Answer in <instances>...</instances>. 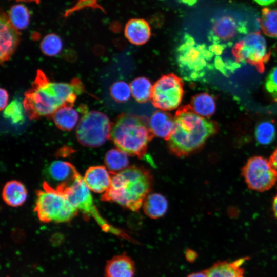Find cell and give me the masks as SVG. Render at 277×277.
<instances>
[{"mask_svg":"<svg viewBox=\"0 0 277 277\" xmlns=\"http://www.w3.org/2000/svg\"><path fill=\"white\" fill-rule=\"evenodd\" d=\"M174 122L167 145L169 152L179 157L187 156L200 150L219 129L216 122L197 115L190 105L178 109Z\"/></svg>","mask_w":277,"mask_h":277,"instance_id":"7a4b0ae2","label":"cell"},{"mask_svg":"<svg viewBox=\"0 0 277 277\" xmlns=\"http://www.w3.org/2000/svg\"><path fill=\"white\" fill-rule=\"evenodd\" d=\"M149 125L142 117L123 113L112 125L110 138L117 148L128 155L141 158L154 137Z\"/></svg>","mask_w":277,"mask_h":277,"instance_id":"277c9868","label":"cell"},{"mask_svg":"<svg viewBox=\"0 0 277 277\" xmlns=\"http://www.w3.org/2000/svg\"><path fill=\"white\" fill-rule=\"evenodd\" d=\"M190 106L196 114L205 118L211 116L216 109L214 98L207 93H201L193 96Z\"/></svg>","mask_w":277,"mask_h":277,"instance_id":"603a6c76","label":"cell"},{"mask_svg":"<svg viewBox=\"0 0 277 277\" xmlns=\"http://www.w3.org/2000/svg\"><path fill=\"white\" fill-rule=\"evenodd\" d=\"M249 33L246 21L231 14H224L214 18L208 33L212 44L221 45L225 50L233 46Z\"/></svg>","mask_w":277,"mask_h":277,"instance_id":"9c48e42d","label":"cell"},{"mask_svg":"<svg viewBox=\"0 0 277 277\" xmlns=\"http://www.w3.org/2000/svg\"><path fill=\"white\" fill-rule=\"evenodd\" d=\"M78 110L80 112L83 113V115L88 112V109L87 105L84 104H82L79 106Z\"/></svg>","mask_w":277,"mask_h":277,"instance_id":"f35d334b","label":"cell"},{"mask_svg":"<svg viewBox=\"0 0 277 277\" xmlns=\"http://www.w3.org/2000/svg\"><path fill=\"white\" fill-rule=\"evenodd\" d=\"M63 43L61 38L54 33L46 35L42 39L40 47L46 55L54 56L58 54L62 49Z\"/></svg>","mask_w":277,"mask_h":277,"instance_id":"83f0119b","label":"cell"},{"mask_svg":"<svg viewBox=\"0 0 277 277\" xmlns=\"http://www.w3.org/2000/svg\"><path fill=\"white\" fill-rule=\"evenodd\" d=\"M56 188L61 191L70 203L86 216L93 217L103 226L106 225L94 204L90 190L79 173L72 181L60 185Z\"/></svg>","mask_w":277,"mask_h":277,"instance_id":"8fae6325","label":"cell"},{"mask_svg":"<svg viewBox=\"0 0 277 277\" xmlns=\"http://www.w3.org/2000/svg\"><path fill=\"white\" fill-rule=\"evenodd\" d=\"M110 92L111 97L116 102L123 103L127 101L131 96L130 86L127 83L117 81L111 86Z\"/></svg>","mask_w":277,"mask_h":277,"instance_id":"4dcf8cb0","label":"cell"},{"mask_svg":"<svg viewBox=\"0 0 277 277\" xmlns=\"http://www.w3.org/2000/svg\"><path fill=\"white\" fill-rule=\"evenodd\" d=\"M1 95V103L0 109L2 110L7 106L8 101V94L7 91L3 88H1L0 91Z\"/></svg>","mask_w":277,"mask_h":277,"instance_id":"d6a6232c","label":"cell"},{"mask_svg":"<svg viewBox=\"0 0 277 277\" xmlns=\"http://www.w3.org/2000/svg\"><path fill=\"white\" fill-rule=\"evenodd\" d=\"M275 128L270 122L260 123L256 127L255 136L257 142L262 145L271 143L275 137Z\"/></svg>","mask_w":277,"mask_h":277,"instance_id":"f1b7e54d","label":"cell"},{"mask_svg":"<svg viewBox=\"0 0 277 277\" xmlns=\"http://www.w3.org/2000/svg\"><path fill=\"white\" fill-rule=\"evenodd\" d=\"M272 210L274 215L277 218V193L273 199L272 202Z\"/></svg>","mask_w":277,"mask_h":277,"instance_id":"74e56055","label":"cell"},{"mask_svg":"<svg viewBox=\"0 0 277 277\" xmlns=\"http://www.w3.org/2000/svg\"><path fill=\"white\" fill-rule=\"evenodd\" d=\"M8 15L11 24L17 30L26 29L30 22V14L28 8L22 4L12 6Z\"/></svg>","mask_w":277,"mask_h":277,"instance_id":"484cf974","label":"cell"},{"mask_svg":"<svg viewBox=\"0 0 277 277\" xmlns=\"http://www.w3.org/2000/svg\"><path fill=\"white\" fill-rule=\"evenodd\" d=\"M145 214L152 219H157L166 213L168 203L166 198L160 193H153L147 195L143 204Z\"/></svg>","mask_w":277,"mask_h":277,"instance_id":"44dd1931","label":"cell"},{"mask_svg":"<svg viewBox=\"0 0 277 277\" xmlns=\"http://www.w3.org/2000/svg\"><path fill=\"white\" fill-rule=\"evenodd\" d=\"M179 3L188 6L194 5L199 0H177Z\"/></svg>","mask_w":277,"mask_h":277,"instance_id":"8d00e7d4","label":"cell"},{"mask_svg":"<svg viewBox=\"0 0 277 277\" xmlns=\"http://www.w3.org/2000/svg\"><path fill=\"white\" fill-rule=\"evenodd\" d=\"M234 60L239 64L248 63L263 73L270 57L266 42L258 32H251L237 42L231 49Z\"/></svg>","mask_w":277,"mask_h":277,"instance_id":"52a82bcc","label":"cell"},{"mask_svg":"<svg viewBox=\"0 0 277 277\" xmlns=\"http://www.w3.org/2000/svg\"><path fill=\"white\" fill-rule=\"evenodd\" d=\"M174 118L163 110L154 112L149 121V127L154 135L168 141L173 130Z\"/></svg>","mask_w":277,"mask_h":277,"instance_id":"ac0fdd59","label":"cell"},{"mask_svg":"<svg viewBox=\"0 0 277 277\" xmlns=\"http://www.w3.org/2000/svg\"><path fill=\"white\" fill-rule=\"evenodd\" d=\"M17 2H26V3H34L37 5H38L41 3V0H13Z\"/></svg>","mask_w":277,"mask_h":277,"instance_id":"ab89813d","label":"cell"},{"mask_svg":"<svg viewBox=\"0 0 277 277\" xmlns=\"http://www.w3.org/2000/svg\"><path fill=\"white\" fill-rule=\"evenodd\" d=\"M187 277H208L206 271L192 273L189 274Z\"/></svg>","mask_w":277,"mask_h":277,"instance_id":"d590c367","label":"cell"},{"mask_svg":"<svg viewBox=\"0 0 277 277\" xmlns=\"http://www.w3.org/2000/svg\"><path fill=\"white\" fill-rule=\"evenodd\" d=\"M257 4L261 6H268L274 3L277 0H254Z\"/></svg>","mask_w":277,"mask_h":277,"instance_id":"e575fe53","label":"cell"},{"mask_svg":"<svg viewBox=\"0 0 277 277\" xmlns=\"http://www.w3.org/2000/svg\"><path fill=\"white\" fill-rule=\"evenodd\" d=\"M51 117L57 128L62 130L70 131L76 125L78 114L72 107L65 106L58 109Z\"/></svg>","mask_w":277,"mask_h":277,"instance_id":"7402d4cb","label":"cell"},{"mask_svg":"<svg viewBox=\"0 0 277 277\" xmlns=\"http://www.w3.org/2000/svg\"><path fill=\"white\" fill-rule=\"evenodd\" d=\"M23 108L21 102L15 99L5 108L3 116L13 124H22L25 121Z\"/></svg>","mask_w":277,"mask_h":277,"instance_id":"f546056e","label":"cell"},{"mask_svg":"<svg viewBox=\"0 0 277 277\" xmlns=\"http://www.w3.org/2000/svg\"><path fill=\"white\" fill-rule=\"evenodd\" d=\"M135 265L133 260L126 254L116 255L107 261L105 277H134Z\"/></svg>","mask_w":277,"mask_h":277,"instance_id":"9a60e30c","label":"cell"},{"mask_svg":"<svg viewBox=\"0 0 277 277\" xmlns=\"http://www.w3.org/2000/svg\"><path fill=\"white\" fill-rule=\"evenodd\" d=\"M130 86L133 97L138 103H145L151 98L153 86L148 78H136Z\"/></svg>","mask_w":277,"mask_h":277,"instance_id":"d4e9b609","label":"cell"},{"mask_svg":"<svg viewBox=\"0 0 277 277\" xmlns=\"http://www.w3.org/2000/svg\"><path fill=\"white\" fill-rule=\"evenodd\" d=\"M43 188L36 192L34 208L42 222H67L77 214L78 210L61 191L46 182L43 183Z\"/></svg>","mask_w":277,"mask_h":277,"instance_id":"8992f818","label":"cell"},{"mask_svg":"<svg viewBox=\"0 0 277 277\" xmlns=\"http://www.w3.org/2000/svg\"><path fill=\"white\" fill-rule=\"evenodd\" d=\"M84 91V86L77 78L72 79L70 83L51 82L38 69L31 88L25 93L24 109L30 120L51 117L62 107H73L76 96Z\"/></svg>","mask_w":277,"mask_h":277,"instance_id":"6da1fadb","label":"cell"},{"mask_svg":"<svg viewBox=\"0 0 277 277\" xmlns=\"http://www.w3.org/2000/svg\"><path fill=\"white\" fill-rule=\"evenodd\" d=\"M0 61L9 60L14 53L19 42L20 33L10 22L8 14L1 10L0 13Z\"/></svg>","mask_w":277,"mask_h":277,"instance_id":"4fadbf2b","label":"cell"},{"mask_svg":"<svg viewBox=\"0 0 277 277\" xmlns=\"http://www.w3.org/2000/svg\"><path fill=\"white\" fill-rule=\"evenodd\" d=\"M265 88L275 102H277V66L268 74L265 83Z\"/></svg>","mask_w":277,"mask_h":277,"instance_id":"1f68e13d","label":"cell"},{"mask_svg":"<svg viewBox=\"0 0 277 277\" xmlns=\"http://www.w3.org/2000/svg\"><path fill=\"white\" fill-rule=\"evenodd\" d=\"M175 55L179 72L187 81H202L214 68L215 56L209 46L197 43L187 33L176 48Z\"/></svg>","mask_w":277,"mask_h":277,"instance_id":"5b68a950","label":"cell"},{"mask_svg":"<svg viewBox=\"0 0 277 277\" xmlns=\"http://www.w3.org/2000/svg\"><path fill=\"white\" fill-rule=\"evenodd\" d=\"M78 173L70 163L60 160L50 163L45 171L47 177L55 183H60L58 185L69 183Z\"/></svg>","mask_w":277,"mask_h":277,"instance_id":"e0dca14e","label":"cell"},{"mask_svg":"<svg viewBox=\"0 0 277 277\" xmlns=\"http://www.w3.org/2000/svg\"><path fill=\"white\" fill-rule=\"evenodd\" d=\"M242 175L248 188L259 192L270 189L277 181V175L269 160L261 156L247 160L242 168Z\"/></svg>","mask_w":277,"mask_h":277,"instance_id":"7c38bea8","label":"cell"},{"mask_svg":"<svg viewBox=\"0 0 277 277\" xmlns=\"http://www.w3.org/2000/svg\"><path fill=\"white\" fill-rule=\"evenodd\" d=\"M269 162L272 169L277 175V148L270 156Z\"/></svg>","mask_w":277,"mask_h":277,"instance_id":"836d02e7","label":"cell"},{"mask_svg":"<svg viewBox=\"0 0 277 277\" xmlns=\"http://www.w3.org/2000/svg\"><path fill=\"white\" fill-rule=\"evenodd\" d=\"M83 179L88 188L96 193H104L111 186V172L103 166L90 167Z\"/></svg>","mask_w":277,"mask_h":277,"instance_id":"5bb4252c","label":"cell"},{"mask_svg":"<svg viewBox=\"0 0 277 277\" xmlns=\"http://www.w3.org/2000/svg\"><path fill=\"white\" fill-rule=\"evenodd\" d=\"M124 34L131 43L136 45H142L146 43L150 38L151 28L146 20L132 18L126 23Z\"/></svg>","mask_w":277,"mask_h":277,"instance_id":"2e32d148","label":"cell"},{"mask_svg":"<svg viewBox=\"0 0 277 277\" xmlns=\"http://www.w3.org/2000/svg\"><path fill=\"white\" fill-rule=\"evenodd\" d=\"M259 21L260 27L265 34L277 38V9L263 8Z\"/></svg>","mask_w":277,"mask_h":277,"instance_id":"4316f807","label":"cell"},{"mask_svg":"<svg viewBox=\"0 0 277 277\" xmlns=\"http://www.w3.org/2000/svg\"><path fill=\"white\" fill-rule=\"evenodd\" d=\"M184 94L182 79L173 73L164 75L153 85L151 95L154 107L170 111L181 104Z\"/></svg>","mask_w":277,"mask_h":277,"instance_id":"30bf717a","label":"cell"},{"mask_svg":"<svg viewBox=\"0 0 277 277\" xmlns=\"http://www.w3.org/2000/svg\"><path fill=\"white\" fill-rule=\"evenodd\" d=\"M110 172L111 186L103 194L101 200L116 203L131 211H137L152 189L151 173L145 168L136 166L119 172Z\"/></svg>","mask_w":277,"mask_h":277,"instance_id":"3957f363","label":"cell"},{"mask_svg":"<svg viewBox=\"0 0 277 277\" xmlns=\"http://www.w3.org/2000/svg\"><path fill=\"white\" fill-rule=\"evenodd\" d=\"M246 258L237 260L219 261L206 270L208 277H244L242 265Z\"/></svg>","mask_w":277,"mask_h":277,"instance_id":"d6986e66","label":"cell"},{"mask_svg":"<svg viewBox=\"0 0 277 277\" xmlns=\"http://www.w3.org/2000/svg\"><path fill=\"white\" fill-rule=\"evenodd\" d=\"M105 163L111 172H119L128 168V154L120 149H111L106 153Z\"/></svg>","mask_w":277,"mask_h":277,"instance_id":"cb8c5ba5","label":"cell"},{"mask_svg":"<svg viewBox=\"0 0 277 277\" xmlns=\"http://www.w3.org/2000/svg\"><path fill=\"white\" fill-rule=\"evenodd\" d=\"M27 191L25 186L19 181L12 180L4 186L2 197L4 202L11 207L23 205L27 199Z\"/></svg>","mask_w":277,"mask_h":277,"instance_id":"ffe728a7","label":"cell"},{"mask_svg":"<svg viewBox=\"0 0 277 277\" xmlns=\"http://www.w3.org/2000/svg\"><path fill=\"white\" fill-rule=\"evenodd\" d=\"M112 127L104 113L97 111L88 112L83 115L77 126V140L85 146L99 147L110 137Z\"/></svg>","mask_w":277,"mask_h":277,"instance_id":"ba28073f","label":"cell"}]
</instances>
